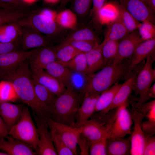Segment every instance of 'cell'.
Returning <instances> with one entry per match:
<instances>
[{"label":"cell","instance_id":"cell-18","mask_svg":"<svg viewBox=\"0 0 155 155\" xmlns=\"http://www.w3.org/2000/svg\"><path fill=\"white\" fill-rule=\"evenodd\" d=\"M82 134L91 143L108 138L103 123L98 118L91 117L83 125Z\"/></svg>","mask_w":155,"mask_h":155},{"label":"cell","instance_id":"cell-30","mask_svg":"<svg viewBox=\"0 0 155 155\" xmlns=\"http://www.w3.org/2000/svg\"><path fill=\"white\" fill-rule=\"evenodd\" d=\"M119 17L115 3H106L98 11L94 21L101 25L108 24Z\"/></svg>","mask_w":155,"mask_h":155},{"label":"cell","instance_id":"cell-16","mask_svg":"<svg viewBox=\"0 0 155 155\" xmlns=\"http://www.w3.org/2000/svg\"><path fill=\"white\" fill-rule=\"evenodd\" d=\"M144 41L140 36L137 29L129 33L119 42L117 54L113 61H119L130 58L137 46Z\"/></svg>","mask_w":155,"mask_h":155},{"label":"cell","instance_id":"cell-38","mask_svg":"<svg viewBox=\"0 0 155 155\" xmlns=\"http://www.w3.org/2000/svg\"><path fill=\"white\" fill-rule=\"evenodd\" d=\"M65 66L71 70L87 74L88 67L85 53L78 54L67 63Z\"/></svg>","mask_w":155,"mask_h":155},{"label":"cell","instance_id":"cell-24","mask_svg":"<svg viewBox=\"0 0 155 155\" xmlns=\"http://www.w3.org/2000/svg\"><path fill=\"white\" fill-rule=\"evenodd\" d=\"M143 114L147 120L142 122V128L145 134L153 135L155 133V100L144 103L137 108Z\"/></svg>","mask_w":155,"mask_h":155},{"label":"cell","instance_id":"cell-27","mask_svg":"<svg viewBox=\"0 0 155 155\" xmlns=\"http://www.w3.org/2000/svg\"><path fill=\"white\" fill-rule=\"evenodd\" d=\"M33 82L36 96L49 117L57 96L34 80Z\"/></svg>","mask_w":155,"mask_h":155},{"label":"cell","instance_id":"cell-52","mask_svg":"<svg viewBox=\"0 0 155 155\" xmlns=\"http://www.w3.org/2000/svg\"><path fill=\"white\" fill-rule=\"evenodd\" d=\"M40 13L47 18L56 21L57 13L55 11L45 9L42 11Z\"/></svg>","mask_w":155,"mask_h":155},{"label":"cell","instance_id":"cell-26","mask_svg":"<svg viewBox=\"0 0 155 155\" xmlns=\"http://www.w3.org/2000/svg\"><path fill=\"white\" fill-rule=\"evenodd\" d=\"M92 74L71 70L66 88L79 93L83 98L90 82Z\"/></svg>","mask_w":155,"mask_h":155},{"label":"cell","instance_id":"cell-1","mask_svg":"<svg viewBox=\"0 0 155 155\" xmlns=\"http://www.w3.org/2000/svg\"><path fill=\"white\" fill-rule=\"evenodd\" d=\"M27 60L13 71L0 79L11 83L18 99L30 107L38 117L46 120L49 116L38 100L34 91L33 79Z\"/></svg>","mask_w":155,"mask_h":155},{"label":"cell","instance_id":"cell-32","mask_svg":"<svg viewBox=\"0 0 155 155\" xmlns=\"http://www.w3.org/2000/svg\"><path fill=\"white\" fill-rule=\"evenodd\" d=\"M44 69L66 88L71 70L57 61L49 63Z\"/></svg>","mask_w":155,"mask_h":155},{"label":"cell","instance_id":"cell-49","mask_svg":"<svg viewBox=\"0 0 155 155\" xmlns=\"http://www.w3.org/2000/svg\"><path fill=\"white\" fill-rule=\"evenodd\" d=\"M106 0H92V7L90 13L93 21L98 10L106 3Z\"/></svg>","mask_w":155,"mask_h":155},{"label":"cell","instance_id":"cell-48","mask_svg":"<svg viewBox=\"0 0 155 155\" xmlns=\"http://www.w3.org/2000/svg\"><path fill=\"white\" fill-rule=\"evenodd\" d=\"M90 144V142L81 133L78 138L77 142V145L80 148V155H89Z\"/></svg>","mask_w":155,"mask_h":155},{"label":"cell","instance_id":"cell-39","mask_svg":"<svg viewBox=\"0 0 155 155\" xmlns=\"http://www.w3.org/2000/svg\"><path fill=\"white\" fill-rule=\"evenodd\" d=\"M18 99L13 86L10 82L2 80L0 82V102H14Z\"/></svg>","mask_w":155,"mask_h":155},{"label":"cell","instance_id":"cell-7","mask_svg":"<svg viewBox=\"0 0 155 155\" xmlns=\"http://www.w3.org/2000/svg\"><path fill=\"white\" fill-rule=\"evenodd\" d=\"M21 26L30 28L51 39L61 31L56 21L49 19L40 13L31 12L26 17L16 22Z\"/></svg>","mask_w":155,"mask_h":155},{"label":"cell","instance_id":"cell-13","mask_svg":"<svg viewBox=\"0 0 155 155\" xmlns=\"http://www.w3.org/2000/svg\"><path fill=\"white\" fill-rule=\"evenodd\" d=\"M123 6L137 20L155 23V13L142 0H119Z\"/></svg>","mask_w":155,"mask_h":155},{"label":"cell","instance_id":"cell-34","mask_svg":"<svg viewBox=\"0 0 155 155\" xmlns=\"http://www.w3.org/2000/svg\"><path fill=\"white\" fill-rule=\"evenodd\" d=\"M56 22L62 28L72 30L77 27L78 20L76 15L71 10L67 9L57 13Z\"/></svg>","mask_w":155,"mask_h":155},{"label":"cell","instance_id":"cell-3","mask_svg":"<svg viewBox=\"0 0 155 155\" xmlns=\"http://www.w3.org/2000/svg\"><path fill=\"white\" fill-rule=\"evenodd\" d=\"M82 98L79 93L66 88L57 96L49 118L56 122L74 127Z\"/></svg>","mask_w":155,"mask_h":155},{"label":"cell","instance_id":"cell-58","mask_svg":"<svg viewBox=\"0 0 155 155\" xmlns=\"http://www.w3.org/2000/svg\"><path fill=\"white\" fill-rule=\"evenodd\" d=\"M25 3L31 4L35 2L36 0H22Z\"/></svg>","mask_w":155,"mask_h":155},{"label":"cell","instance_id":"cell-21","mask_svg":"<svg viewBox=\"0 0 155 155\" xmlns=\"http://www.w3.org/2000/svg\"><path fill=\"white\" fill-rule=\"evenodd\" d=\"M122 84L116 83L102 92L98 97L91 117H99L107 113L116 93Z\"/></svg>","mask_w":155,"mask_h":155},{"label":"cell","instance_id":"cell-12","mask_svg":"<svg viewBox=\"0 0 155 155\" xmlns=\"http://www.w3.org/2000/svg\"><path fill=\"white\" fill-rule=\"evenodd\" d=\"M21 27L20 40L22 50L27 51L51 44V39L49 37L30 28Z\"/></svg>","mask_w":155,"mask_h":155},{"label":"cell","instance_id":"cell-56","mask_svg":"<svg viewBox=\"0 0 155 155\" xmlns=\"http://www.w3.org/2000/svg\"><path fill=\"white\" fill-rule=\"evenodd\" d=\"M71 0H61V2L59 8L61 11L63 10L65 7L68 3Z\"/></svg>","mask_w":155,"mask_h":155},{"label":"cell","instance_id":"cell-42","mask_svg":"<svg viewBox=\"0 0 155 155\" xmlns=\"http://www.w3.org/2000/svg\"><path fill=\"white\" fill-rule=\"evenodd\" d=\"M0 30L13 41L18 39L21 34V27L16 22H10L0 26Z\"/></svg>","mask_w":155,"mask_h":155},{"label":"cell","instance_id":"cell-2","mask_svg":"<svg viewBox=\"0 0 155 155\" xmlns=\"http://www.w3.org/2000/svg\"><path fill=\"white\" fill-rule=\"evenodd\" d=\"M130 58L113 61L96 73H92L85 93L100 94L121 79L126 80L130 71Z\"/></svg>","mask_w":155,"mask_h":155},{"label":"cell","instance_id":"cell-57","mask_svg":"<svg viewBox=\"0 0 155 155\" xmlns=\"http://www.w3.org/2000/svg\"><path fill=\"white\" fill-rule=\"evenodd\" d=\"M44 1L47 3H55L58 2L60 0H44Z\"/></svg>","mask_w":155,"mask_h":155},{"label":"cell","instance_id":"cell-46","mask_svg":"<svg viewBox=\"0 0 155 155\" xmlns=\"http://www.w3.org/2000/svg\"><path fill=\"white\" fill-rule=\"evenodd\" d=\"M155 155V136L154 135L151 136L145 134L143 155Z\"/></svg>","mask_w":155,"mask_h":155},{"label":"cell","instance_id":"cell-14","mask_svg":"<svg viewBox=\"0 0 155 155\" xmlns=\"http://www.w3.org/2000/svg\"><path fill=\"white\" fill-rule=\"evenodd\" d=\"M33 80L57 96L66 89L65 86L44 69L30 67Z\"/></svg>","mask_w":155,"mask_h":155},{"label":"cell","instance_id":"cell-45","mask_svg":"<svg viewBox=\"0 0 155 155\" xmlns=\"http://www.w3.org/2000/svg\"><path fill=\"white\" fill-rule=\"evenodd\" d=\"M106 140L104 138L91 143L89 155H106Z\"/></svg>","mask_w":155,"mask_h":155},{"label":"cell","instance_id":"cell-54","mask_svg":"<svg viewBox=\"0 0 155 155\" xmlns=\"http://www.w3.org/2000/svg\"><path fill=\"white\" fill-rule=\"evenodd\" d=\"M0 7L10 10H17L18 9L14 7L0 1Z\"/></svg>","mask_w":155,"mask_h":155},{"label":"cell","instance_id":"cell-35","mask_svg":"<svg viewBox=\"0 0 155 155\" xmlns=\"http://www.w3.org/2000/svg\"><path fill=\"white\" fill-rule=\"evenodd\" d=\"M119 12V18L129 33L137 30L141 23L136 19L122 5L115 3Z\"/></svg>","mask_w":155,"mask_h":155},{"label":"cell","instance_id":"cell-8","mask_svg":"<svg viewBox=\"0 0 155 155\" xmlns=\"http://www.w3.org/2000/svg\"><path fill=\"white\" fill-rule=\"evenodd\" d=\"M131 108H129L131 119L134 124L133 131L131 133V148L130 154L143 155L145 134L142 126L144 116L135 106L134 103L131 102Z\"/></svg>","mask_w":155,"mask_h":155},{"label":"cell","instance_id":"cell-55","mask_svg":"<svg viewBox=\"0 0 155 155\" xmlns=\"http://www.w3.org/2000/svg\"><path fill=\"white\" fill-rule=\"evenodd\" d=\"M149 96L150 98H155V83L150 88L149 92Z\"/></svg>","mask_w":155,"mask_h":155},{"label":"cell","instance_id":"cell-31","mask_svg":"<svg viewBox=\"0 0 155 155\" xmlns=\"http://www.w3.org/2000/svg\"><path fill=\"white\" fill-rule=\"evenodd\" d=\"M54 48L57 61L64 66L76 55L81 53L71 45L64 41L54 46Z\"/></svg>","mask_w":155,"mask_h":155},{"label":"cell","instance_id":"cell-10","mask_svg":"<svg viewBox=\"0 0 155 155\" xmlns=\"http://www.w3.org/2000/svg\"><path fill=\"white\" fill-rule=\"evenodd\" d=\"M37 128L39 144L36 151L37 155H57L47 120L38 117L33 113Z\"/></svg>","mask_w":155,"mask_h":155},{"label":"cell","instance_id":"cell-22","mask_svg":"<svg viewBox=\"0 0 155 155\" xmlns=\"http://www.w3.org/2000/svg\"><path fill=\"white\" fill-rule=\"evenodd\" d=\"M28 61L30 67L44 69L49 63L57 61L54 46L50 44L39 48Z\"/></svg>","mask_w":155,"mask_h":155},{"label":"cell","instance_id":"cell-20","mask_svg":"<svg viewBox=\"0 0 155 155\" xmlns=\"http://www.w3.org/2000/svg\"><path fill=\"white\" fill-rule=\"evenodd\" d=\"M24 104H15L8 102H0V116L8 131L20 118Z\"/></svg>","mask_w":155,"mask_h":155},{"label":"cell","instance_id":"cell-37","mask_svg":"<svg viewBox=\"0 0 155 155\" xmlns=\"http://www.w3.org/2000/svg\"><path fill=\"white\" fill-rule=\"evenodd\" d=\"M119 42L117 40H109L100 44L102 46V54L106 65L113 61L116 57L118 53Z\"/></svg>","mask_w":155,"mask_h":155},{"label":"cell","instance_id":"cell-44","mask_svg":"<svg viewBox=\"0 0 155 155\" xmlns=\"http://www.w3.org/2000/svg\"><path fill=\"white\" fill-rule=\"evenodd\" d=\"M137 30L140 36L144 40L155 38V24L150 22H141Z\"/></svg>","mask_w":155,"mask_h":155},{"label":"cell","instance_id":"cell-17","mask_svg":"<svg viewBox=\"0 0 155 155\" xmlns=\"http://www.w3.org/2000/svg\"><path fill=\"white\" fill-rule=\"evenodd\" d=\"M0 140V150L8 155H35L36 152L28 144L9 135Z\"/></svg>","mask_w":155,"mask_h":155},{"label":"cell","instance_id":"cell-51","mask_svg":"<svg viewBox=\"0 0 155 155\" xmlns=\"http://www.w3.org/2000/svg\"><path fill=\"white\" fill-rule=\"evenodd\" d=\"M7 128L0 116V140L3 138H7L9 135Z\"/></svg>","mask_w":155,"mask_h":155},{"label":"cell","instance_id":"cell-36","mask_svg":"<svg viewBox=\"0 0 155 155\" xmlns=\"http://www.w3.org/2000/svg\"><path fill=\"white\" fill-rule=\"evenodd\" d=\"M31 12L24 10L0 9V26L7 23L17 22L28 16Z\"/></svg>","mask_w":155,"mask_h":155},{"label":"cell","instance_id":"cell-6","mask_svg":"<svg viewBox=\"0 0 155 155\" xmlns=\"http://www.w3.org/2000/svg\"><path fill=\"white\" fill-rule=\"evenodd\" d=\"M146 59L145 63L137 74L133 89L135 95L139 96L137 102L134 103L135 107L137 109L150 99L149 91L155 78V71L152 67L154 56H150Z\"/></svg>","mask_w":155,"mask_h":155},{"label":"cell","instance_id":"cell-11","mask_svg":"<svg viewBox=\"0 0 155 155\" xmlns=\"http://www.w3.org/2000/svg\"><path fill=\"white\" fill-rule=\"evenodd\" d=\"M49 127L53 128L65 144L75 154L78 138L82 133V127L71 126L55 121L50 118L47 119Z\"/></svg>","mask_w":155,"mask_h":155},{"label":"cell","instance_id":"cell-5","mask_svg":"<svg viewBox=\"0 0 155 155\" xmlns=\"http://www.w3.org/2000/svg\"><path fill=\"white\" fill-rule=\"evenodd\" d=\"M8 134L29 145L36 152L39 144L38 131L27 106H24L20 118Z\"/></svg>","mask_w":155,"mask_h":155},{"label":"cell","instance_id":"cell-33","mask_svg":"<svg viewBox=\"0 0 155 155\" xmlns=\"http://www.w3.org/2000/svg\"><path fill=\"white\" fill-rule=\"evenodd\" d=\"M70 32L63 41H97L99 38L93 30L89 26L77 28Z\"/></svg>","mask_w":155,"mask_h":155},{"label":"cell","instance_id":"cell-28","mask_svg":"<svg viewBox=\"0 0 155 155\" xmlns=\"http://www.w3.org/2000/svg\"><path fill=\"white\" fill-rule=\"evenodd\" d=\"M101 47L100 44L96 48L85 53L88 74L93 73L106 65L102 53Z\"/></svg>","mask_w":155,"mask_h":155},{"label":"cell","instance_id":"cell-25","mask_svg":"<svg viewBox=\"0 0 155 155\" xmlns=\"http://www.w3.org/2000/svg\"><path fill=\"white\" fill-rule=\"evenodd\" d=\"M130 137L107 138L106 153L108 155H128L130 154Z\"/></svg>","mask_w":155,"mask_h":155},{"label":"cell","instance_id":"cell-41","mask_svg":"<svg viewBox=\"0 0 155 155\" xmlns=\"http://www.w3.org/2000/svg\"><path fill=\"white\" fill-rule=\"evenodd\" d=\"M53 143L58 155H75V154L67 146L60 136L52 128L49 127Z\"/></svg>","mask_w":155,"mask_h":155},{"label":"cell","instance_id":"cell-23","mask_svg":"<svg viewBox=\"0 0 155 155\" xmlns=\"http://www.w3.org/2000/svg\"><path fill=\"white\" fill-rule=\"evenodd\" d=\"M155 50V38L145 40L138 45L130 58V72L148 57L154 55Z\"/></svg>","mask_w":155,"mask_h":155},{"label":"cell","instance_id":"cell-19","mask_svg":"<svg viewBox=\"0 0 155 155\" xmlns=\"http://www.w3.org/2000/svg\"><path fill=\"white\" fill-rule=\"evenodd\" d=\"M137 66L131 72L116 93L110 107V111L127 101L133 90L136 76L141 69Z\"/></svg>","mask_w":155,"mask_h":155},{"label":"cell","instance_id":"cell-9","mask_svg":"<svg viewBox=\"0 0 155 155\" xmlns=\"http://www.w3.org/2000/svg\"><path fill=\"white\" fill-rule=\"evenodd\" d=\"M39 48L27 51H15L0 54V77L13 71L29 59Z\"/></svg>","mask_w":155,"mask_h":155},{"label":"cell","instance_id":"cell-15","mask_svg":"<svg viewBox=\"0 0 155 155\" xmlns=\"http://www.w3.org/2000/svg\"><path fill=\"white\" fill-rule=\"evenodd\" d=\"M100 94L86 93L77 113L74 127H81L93 114L97 101Z\"/></svg>","mask_w":155,"mask_h":155},{"label":"cell","instance_id":"cell-29","mask_svg":"<svg viewBox=\"0 0 155 155\" xmlns=\"http://www.w3.org/2000/svg\"><path fill=\"white\" fill-rule=\"evenodd\" d=\"M108 25L104 38L102 43L109 40L119 41L129 33L121 22L119 17Z\"/></svg>","mask_w":155,"mask_h":155},{"label":"cell","instance_id":"cell-59","mask_svg":"<svg viewBox=\"0 0 155 155\" xmlns=\"http://www.w3.org/2000/svg\"><path fill=\"white\" fill-rule=\"evenodd\" d=\"M0 155H8V154L4 152H0Z\"/></svg>","mask_w":155,"mask_h":155},{"label":"cell","instance_id":"cell-50","mask_svg":"<svg viewBox=\"0 0 155 155\" xmlns=\"http://www.w3.org/2000/svg\"><path fill=\"white\" fill-rule=\"evenodd\" d=\"M0 1L10 5L18 9L24 10L25 3L22 0H0Z\"/></svg>","mask_w":155,"mask_h":155},{"label":"cell","instance_id":"cell-53","mask_svg":"<svg viewBox=\"0 0 155 155\" xmlns=\"http://www.w3.org/2000/svg\"><path fill=\"white\" fill-rule=\"evenodd\" d=\"M154 13L155 12V0H142Z\"/></svg>","mask_w":155,"mask_h":155},{"label":"cell","instance_id":"cell-40","mask_svg":"<svg viewBox=\"0 0 155 155\" xmlns=\"http://www.w3.org/2000/svg\"><path fill=\"white\" fill-rule=\"evenodd\" d=\"M92 0H72L71 9L77 18H82L90 13Z\"/></svg>","mask_w":155,"mask_h":155},{"label":"cell","instance_id":"cell-43","mask_svg":"<svg viewBox=\"0 0 155 155\" xmlns=\"http://www.w3.org/2000/svg\"><path fill=\"white\" fill-rule=\"evenodd\" d=\"M72 45L81 53H87L96 48L100 44L99 41H62Z\"/></svg>","mask_w":155,"mask_h":155},{"label":"cell","instance_id":"cell-47","mask_svg":"<svg viewBox=\"0 0 155 155\" xmlns=\"http://www.w3.org/2000/svg\"><path fill=\"white\" fill-rule=\"evenodd\" d=\"M22 50L20 37L16 40L11 42L3 43L0 42V54L11 51Z\"/></svg>","mask_w":155,"mask_h":155},{"label":"cell","instance_id":"cell-4","mask_svg":"<svg viewBox=\"0 0 155 155\" xmlns=\"http://www.w3.org/2000/svg\"><path fill=\"white\" fill-rule=\"evenodd\" d=\"M128 103L127 101L105 114L96 117L103 123L108 134V138L124 137L131 133L133 122L127 109Z\"/></svg>","mask_w":155,"mask_h":155}]
</instances>
